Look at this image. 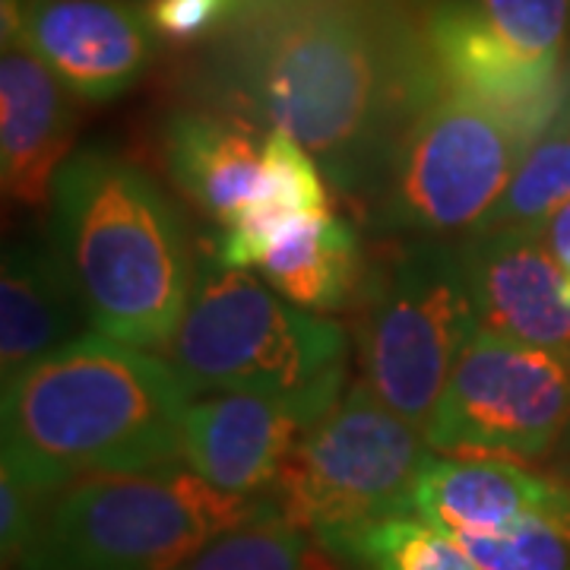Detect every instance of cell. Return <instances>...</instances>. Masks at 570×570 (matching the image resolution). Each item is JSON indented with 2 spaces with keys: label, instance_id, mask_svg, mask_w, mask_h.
Segmentation results:
<instances>
[{
  "label": "cell",
  "instance_id": "7c38bea8",
  "mask_svg": "<svg viewBox=\"0 0 570 570\" xmlns=\"http://www.w3.org/2000/svg\"><path fill=\"white\" fill-rule=\"evenodd\" d=\"M17 39L73 99L111 102L149 70L159 36L127 0H22Z\"/></svg>",
  "mask_w": 570,
  "mask_h": 570
},
{
  "label": "cell",
  "instance_id": "e0dca14e",
  "mask_svg": "<svg viewBox=\"0 0 570 570\" xmlns=\"http://www.w3.org/2000/svg\"><path fill=\"white\" fill-rule=\"evenodd\" d=\"M89 314L51 242H17L0 269V374L3 381L41 355L80 340Z\"/></svg>",
  "mask_w": 570,
  "mask_h": 570
},
{
  "label": "cell",
  "instance_id": "5b68a950",
  "mask_svg": "<svg viewBox=\"0 0 570 570\" xmlns=\"http://www.w3.org/2000/svg\"><path fill=\"white\" fill-rule=\"evenodd\" d=\"M348 333L292 305L269 283L216 254L197 264L194 288L165 362L187 393H292L348 371Z\"/></svg>",
  "mask_w": 570,
  "mask_h": 570
},
{
  "label": "cell",
  "instance_id": "8992f818",
  "mask_svg": "<svg viewBox=\"0 0 570 570\" xmlns=\"http://www.w3.org/2000/svg\"><path fill=\"white\" fill-rule=\"evenodd\" d=\"M362 381L425 431L450 374L482 330L463 250L448 238H409L367 264L355 302Z\"/></svg>",
  "mask_w": 570,
  "mask_h": 570
},
{
  "label": "cell",
  "instance_id": "ac0fdd59",
  "mask_svg": "<svg viewBox=\"0 0 570 570\" xmlns=\"http://www.w3.org/2000/svg\"><path fill=\"white\" fill-rule=\"evenodd\" d=\"M330 181L317 159L295 137L266 130L261 181L245 213L225 225L213 254L228 266H257L266 247L302 223L333 216Z\"/></svg>",
  "mask_w": 570,
  "mask_h": 570
},
{
  "label": "cell",
  "instance_id": "9a60e30c",
  "mask_svg": "<svg viewBox=\"0 0 570 570\" xmlns=\"http://www.w3.org/2000/svg\"><path fill=\"white\" fill-rule=\"evenodd\" d=\"M570 504V485L498 456H428L412 489V517L444 532H504Z\"/></svg>",
  "mask_w": 570,
  "mask_h": 570
},
{
  "label": "cell",
  "instance_id": "ba28073f",
  "mask_svg": "<svg viewBox=\"0 0 570 570\" xmlns=\"http://www.w3.org/2000/svg\"><path fill=\"white\" fill-rule=\"evenodd\" d=\"M527 146L501 118L448 86L400 137L362 219L409 238L479 232Z\"/></svg>",
  "mask_w": 570,
  "mask_h": 570
},
{
  "label": "cell",
  "instance_id": "7a4b0ae2",
  "mask_svg": "<svg viewBox=\"0 0 570 570\" xmlns=\"http://www.w3.org/2000/svg\"><path fill=\"white\" fill-rule=\"evenodd\" d=\"M187 406L165 358L82 333L3 381V472L55 498L89 475L175 466Z\"/></svg>",
  "mask_w": 570,
  "mask_h": 570
},
{
  "label": "cell",
  "instance_id": "603a6c76",
  "mask_svg": "<svg viewBox=\"0 0 570 570\" xmlns=\"http://www.w3.org/2000/svg\"><path fill=\"white\" fill-rule=\"evenodd\" d=\"M314 535L288 523L279 510L225 532L178 570H305Z\"/></svg>",
  "mask_w": 570,
  "mask_h": 570
},
{
  "label": "cell",
  "instance_id": "cb8c5ba5",
  "mask_svg": "<svg viewBox=\"0 0 570 570\" xmlns=\"http://www.w3.org/2000/svg\"><path fill=\"white\" fill-rule=\"evenodd\" d=\"M482 570H570V504L504 532H450Z\"/></svg>",
  "mask_w": 570,
  "mask_h": 570
},
{
  "label": "cell",
  "instance_id": "484cf974",
  "mask_svg": "<svg viewBox=\"0 0 570 570\" xmlns=\"http://www.w3.org/2000/svg\"><path fill=\"white\" fill-rule=\"evenodd\" d=\"M51 498L26 489L13 475L0 472V551L3 570H20L26 551L41 527V517Z\"/></svg>",
  "mask_w": 570,
  "mask_h": 570
},
{
  "label": "cell",
  "instance_id": "ffe728a7",
  "mask_svg": "<svg viewBox=\"0 0 570 570\" xmlns=\"http://www.w3.org/2000/svg\"><path fill=\"white\" fill-rule=\"evenodd\" d=\"M321 549L358 570H482L450 532L409 513L340 532Z\"/></svg>",
  "mask_w": 570,
  "mask_h": 570
},
{
  "label": "cell",
  "instance_id": "2e32d148",
  "mask_svg": "<svg viewBox=\"0 0 570 570\" xmlns=\"http://www.w3.org/2000/svg\"><path fill=\"white\" fill-rule=\"evenodd\" d=\"M264 140V130L232 115L187 105L165 118V168L184 197L225 228L245 213L257 190Z\"/></svg>",
  "mask_w": 570,
  "mask_h": 570
},
{
  "label": "cell",
  "instance_id": "5bb4252c",
  "mask_svg": "<svg viewBox=\"0 0 570 570\" xmlns=\"http://www.w3.org/2000/svg\"><path fill=\"white\" fill-rule=\"evenodd\" d=\"M77 140V111L63 82L22 39L0 58V184L7 204L51 209L55 181Z\"/></svg>",
  "mask_w": 570,
  "mask_h": 570
},
{
  "label": "cell",
  "instance_id": "f1b7e54d",
  "mask_svg": "<svg viewBox=\"0 0 570 570\" xmlns=\"http://www.w3.org/2000/svg\"><path fill=\"white\" fill-rule=\"evenodd\" d=\"M305 570H340V568H336V564H333V561L326 558V551L321 549V551H314V554H311V561H307Z\"/></svg>",
  "mask_w": 570,
  "mask_h": 570
},
{
  "label": "cell",
  "instance_id": "f546056e",
  "mask_svg": "<svg viewBox=\"0 0 570 570\" xmlns=\"http://www.w3.org/2000/svg\"><path fill=\"white\" fill-rule=\"evenodd\" d=\"M558 121L564 124V127H568V134H570V99H568V105H564V111H561V118H558Z\"/></svg>",
  "mask_w": 570,
  "mask_h": 570
},
{
  "label": "cell",
  "instance_id": "4316f807",
  "mask_svg": "<svg viewBox=\"0 0 570 570\" xmlns=\"http://www.w3.org/2000/svg\"><path fill=\"white\" fill-rule=\"evenodd\" d=\"M542 238H546V245H549L554 261L564 269V276H568L570 283V200L554 209V216L542 228Z\"/></svg>",
  "mask_w": 570,
  "mask_h": 570
},
{
  "label": "cell",
  "instance_id": "277c9868",
  "mask_svg": "<svg viewBox=\"0 0 570 570\" xmlns=\"http://www.w3.org/2000/svg\"><path fill=\"white\" fill-rule=\"evenodd\" d=\"M273 508L213 489L190 466L89 475L61 489L20 570H178Z\"/></svg>",
  "mask_w": 570,
  "mask_h": 570
},
{
  "label": "cell",
  "instance_id": "9c48e42d",
  "mask_svg": "<svg viewBox=\"0 0 570 570\" xmlns=\"http://www.w3.org/2000/svg\"><path fill=\"white\" fill-rule=\"evenodd\" d=\"M570 422V348L513 343L479 330L425 425L444 456L542 460Z\"/></svg>",
  "mask_w": 570,
  "mask_h": 570
},
{
  "label": "cell",
  "instance_id": "83f0119b",
  "mask_svg": "<svg viewBox=\"0 0 570 570\" xmlns=\"http://www.w3.org/2000/svg\"><path fill=\"white\" fill-rule=\"evenodd\" d=\"M549 472L570 485V422L564 428V434H561V441L549 453Z\"/></svg>",
  "mask_w": 570,
  "mask_h": 570
},
{
  "label": "cell",
  "instance_id": "3957f363",
  "mask_svg": "<svg viewBox=\"0 0 570 570\" xmlns=\"http://www.w3.org/2000/svg\"><path fill=\"white\" fill-rule=\"evenodd\" d=\"M51 247L108 340L165 348L181 324L197 266L178 209L111 146L73 153L55 181Z\"/></svg>",
  "mask_w": 570,
  "mask_h": 570
},
{
  "label": "cell",
  "instance_id": "6da1fadb",
  "mask_svg": "<svg viewBox=\"0 0 570 570\" xmlns=\"http://www.w3.org/2000/svg\"><path fill=\"white\" fill-rule=\"evenodd\" d=\"M187 89L194 105L295 137L362 216L444 80L412 0H247Z\"/></svg>",
  "mask_w": 570,
  "mask_h": 570
},
{
  "label": "cell",
  "instance_id": "8fae6325",
  "mask_svg": "<svg viewBox=\"0 0 570 570\" xmlns=\"http://www.w3.org/2000/svg\"><path fill=\"white\" fill-rule=\"evenodd\" d=\"M422 20L438 73L450 92L501 118L527 149L549 134L570 99V58H530L501 39L489 22L460 10H434Z\"/></svg>",
  "mask_w": 570,
  "mask_h": 570
},
{
  "label": "cell",
  "instance_id": "30bf717a",
  "mask_svg": "<svg viewBox=\"0 0 570 570\" xmlns=\"http://www.w3.org/2000/svg\"><path fill=\"white\" fill-rule=\"evenodd\" d=\"M348 390V371L292 393H216L184 412V466L213 489L266 498L292 450Z\"/></svg>",
  "mask_w": 570,
  "mask_h": 570
},
{
  "label": "cell",
  "instance_id": "52a82bcc",
  "mask_svg": "<svg viewBox=\"0 0 570 570\" xmlns=\"http://www.w3.org/2000/svg\"><path fill=\"white\" fill-rule=\"evenodd\" d=\"M428 456L425 431L358 377L307 428L266 498L324 546L340 532L412 517V489Z\"/></svg>",
  "mask_w": 570,
  "mask_h": 570
},
{
  "label": "cell",
  "instance_id": "44dd1931",
  "mask_svg": "<svg viewBox=\"0 0 570 570\" xmlns=\"http://www.w3.org/2000/svg\"><path fill=\"white\" fill-rule=\"evenodd\" d=\"M570 200V134L561 121L551 124L523 153L513 178L491 206L482 228H530L542 232L558 206Z\"/></svg>",
  "mask_w": 570,
  "mask_h": 570
},
{
  "label": "cell",
  "instance_id": "d6986e66",
  "mask_svg": "<svg viewBox=\"0 0 570 570\" xmlns=\"http://www.w3.org/2000/svg\"><path fill=\"white\" fill-rule=\"evenodd\" d=\"M257 269L292 305L326 314L355 307L367 279V257L355 225L333 213L288 228L266 247Z\"/></svg>",
  "mask_w": 570,
  "mask_h": 570
},
{
  "label": "cell",
  "instance_id": "d4e9b609",
  "mask_svg": "<svg viewBox=\"0 0 570 570\" xmlns=\"http://www.w3.org/2000/svg\"><path fill=\"white\" fill-rule=\"evenodd\" d=\"M247 0H146V17L156 36L175 48H204L223 36Z\"/></svg>",
  "mask_w": 570,
  "mask_h": 570
},
{
  "label": "cell",
  "instance_id": "7402d4cb",
  "mask_svg": "<svg viewBox=\"0 0 570 570\" xmlns=\"http://www.w3.org/2000/svg\"><path fill=\"white\" fill-rule=\"evenodd\" d=\"M425 17L434 10H460L485 20L517 51L539 61L570 58V0H412Z\"/></svg>",
  "mask_w": 570,
  "mask_h": 570
},
{
  "label": "cell",
  "instance_id": "4fadbf2b",
  "mask_svg": "<svg viewBox=\"0 0 570 570\" xmlns=\"http://www.w3.org/2000/svg\"><path fill=\"white\" fill-rule=\"evenodd\" d=\"M479 326L513 343L570 348V283L530 228H479L463 238Z\"/></svg>",
  "mask_w": 570,
  "mask_h": 570
}]
</instances>
